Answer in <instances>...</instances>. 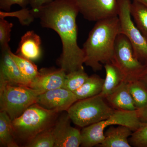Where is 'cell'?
<instances>
[{
	"mask_svg": "<svg viewBox=\"0 0 147 147\" xmlns=\"http://www.w3.org/2000/svg\"><path fill=\"white\" fill-rule=\"evenodd\" d=\"M55 140L53 127H50L28 141V147H55Z\"/></svg>",
	"mask_w": 147,
	"mask_h": 147,
	"instance_id": "obj_24",
	"label": "cell"
},
{
	"mask_svg": "<svg viewBox=\"0 0 147 147\" xmlns=\"http://www.w3.org/2000/svg\"><path fill=\"white\" fill-rule=\"evenodd\" d=\"M55 0H30V5L32 9H38Z\"/></svg>",
	"mask_w": 147,
	"mask_h": 147,
	"instance_id": "obj_29",
	"label": "cell"
},
{
	"mask_svg": "<svg viewBox=\"0 0 147 147\" xmlns=\"http://www.w3.org/2000/svg\"><path fill=\"white\" fill-rule=\"evenodd\" d=\"M41 40L34 31H29L21 38L16 54L31 61L41 57Z\"/></svg>",
	"mask_w": 147,
	"mask_h": 147,
	"instance_id": "obj_14",
	"label": "cell"
},
{
	"mask_svg": "<svg viewBox=\"0 0 147 147\" xmlns=\"http://www.w3.org/2000/svg\"><path fill=\"white\" fill-rule=\"evenodd\" d=\"M1 51L0 83L29 86L28 83L24 78L11 56L10 47L1 49Z\"/></svg>",
	"mask_w": 147,
	"mask_h": 147,
	"instance_id": "obj_12",
	"label": "cell"
},
{
	"mask_svg": "<svg viewBox=\"0 0 147 147\" xmlns=\"http://www.w3.org/2000/svg\"><path fill=\"white\" fill-rule=\"evenodd\" d=\"M120 33L118 16L96 22L83 45L84 64L96 71L102 69V64L113 62L115 43Z\"/></svg>",
	"mask_w": 147,
	"mask_h": 147,
	"instance_id": "obj_2",
	"label": "cell"
},
{
	"mask_svg": "<svg viewBox=\"0 0 147 147\" xmlns=\"http://www.w3.org/2000/svg\"><path fill=\"white\" fill-rule=\"evenodd\" d=\"M104 81L98 75L94 74L89 76L82 86L74 93L78 100L95 96L102 92Z\"/></svg>",
	"mask_w": 147,
	"mask_h": 147,
	"instance_id": "obj_18",
	"label": "cell"
},
{
	"mask_svg": "<svg viewBox=\"0 0 147 147\" xmlns=\"http://www.w3.org/2000/svg\"><path fill=\"white\" fill-rule=\"evenodd\" d=\"M12 120L5 112L0 113V144L1 146L18 147L15 139Z\"/></svg>",
	"mask_w": 147,
	"mask_h": 147,
	"instance_id": "obj_19",
	"label": "cell"
},
{
	"mask_svg": "<svg viewBox=\"0 0 147 147\" xmlns=\"http://www.w3.org/2000/svg\"><path fill=\"white\" fill-rule=\"evenodd\" d=\"M67 73L61 68L57 69H43L30 83L29 87L41 92L63 88Z\"/></svg>",
	"mask_w": 147,
	"mask_h": 147,
	"instance_id": "obj_13",
	"label": "cell"
},
{
	"mask_svg": "<svg viewBox=\"0 0 147 147\" xmlns=\"http://www.w3.org/2000/svg\"><path fill=\"white\" fill-rule=\"evenodd\" d=\"M100 94L77 100L67 110L74 124L84 127L108 118L115 109Z\"/></svg>",
	"mask_w": 147,
	"mask_h": 147,
	"instance_id": "obj_5",
	"label": "cell"
},
{
	"mask_svg": "<svg viewBox=\"0 0 147 147\" xmlns=\"http://www.w3.org/2000/svg\"><path fill=\"white\" fill-rule=\"evenodd\" d=\"M113 62L118 67L127 82L139 80L145 67V63L135 57L129 40L121 33L116 39Z\"/></svg>",
	"mask_w": 147,
	"mask_h": 147,
	"instance_id": "obj_7",
	"label": "cell"
},
{
	"mask_svg": "<svg viewBox=\"0 0 147 147\" xmlns=\"http://www.w3.org/2000/svg\"><path fill=\"white\" fill-rule=\"evenodd\" d=\"M58 113L34 103L12 121L14 134L28 142L50 127Z\"/></svg>",
	"mask_w": 147,
	"mask_h": 147,
	"instance_id": "obj_3",
	"label": "cell"
},
{
	"mask_svg": "<svg viewBox=\"0 0 147 147\" xmlns=\"http://www.w3.org/2000/svg\"><path fill=\"white\" fill-rule=\"evenodd\" d=\"M105 98L110 106L115 110L125 111L137 110L129 90L128 82H123Z\"/></svg>",
	"mask_w": 147,
	"mask_h": 147,
	"instance_id": "obj_15",
	"label": "cell"
},
{
	"mask_svg": "<svg viewBox=\"0 0 147 147\" xmlns=\"http://www.w3.org/2000/svg\"><path fill=\"white\" fill-rule=\"evenodd\" d=\"M145 67L144 72L140 77V80L147 88V60L144 63Z\"/></svg>",
	"mask_w": 147,
	"mask_h": 147,
	"instance_id": "obj_31",
	"label": "cell"
},
{
	"mask_svg": "<svg viewBox=\"0 0 147 147\" xmlns=\"http://www.w3.org/2000/svg\"><path fill=\"white\" fill-rule=\"evenodd\" d=\"M129 90L136 109L144 108L147 105V88L140 80L128 82Z\"/></svg>",
	"mask_w": 147,
	"mask_h": 147,
	"instance_id": "obj_22",
	"label": "cell"
},
{
	"mask_svg": "<svg viewBox=\"0 0 147 147\" xmlns=\"http://www.w3.org/2000/svg\"><path fill=\"white\" fill-rule=\"evenodd\" d=\"M139 120L142 123L147 122V105L144 108L137 109Z\"/></svg>",
	"mask_w": 147,
	"mask_h": 147,
	"instance_id": "obj_30",
	"label": "cell"
},
{
	"mask_svg": "<svg viewBox=\"0 0 147 147\" xmlns=\"http://www.w3.org/2000/svg\"><path fill=\"white\" fill-rule=\"evenodd\" d=\"M78 100L73 92L61 88L40 94L38 96L36 103L49 110L58 113L67 111Z\"/></svg>",
	"mask_w": 147,
	"mask_h": 147,
	"instance_id": "obj_10",
	"label": "cell"
},
{
	"mask_svg": "<svg viewBox=\"0 0 147 147\" xmlns=\"http://www.w3.org/2000/svg\"><path fill=\"white\" fill-rule=\"evenodd\" d=\"M137 110L133 111L115 110L110 117L83 128L81 131L82 143L84 147H92L100 145L105 138L104 130L107 127L122 125L127 127L133 131L141 126Z\"/></svg>",
	"mask_w": 147,
	"mask_h": 147,
	"instance_id": "obj_4",
	"label": "cell"
},
{
	"mask_svg": "<svg viewBox=\"0 0 147 147\" xmlns=\"http://www.w3.org/2000/svg\"><path fill=\"white\" fill-rule=\"evenodd\" d=\"M30 0H0V8L6 11L10 10L11 6L17 5L22 8L30 5Z\"/></svg>",
	"mask_w": 147,
	"mask_h": 147,
	"instance_id": "obj_28",
	"label": "cell"
},
{
	"mask_svg": "<svg viewBox=\"0 0 147 147\" xmlns=\"http://www.w3.org/2000/svg\"><path fill=\"white\" fill-rule=\"evenodd\" d=\"M120 33L131 43L135 57L143 63L147 60V40L133 22L130 7L131 0H118Z\"/></svg>",
	"mask_w": 147,
	"mask_h": 147,
	"instance_id": "obj_8",
	"label": "cell"
},
{
	"mask_svg": "<svg viewBox=\"0 0 147 147\" xmlns=\"http://www.w3.org/2000/svg\"><path fill=\"white\" fill-rule=\"evenodd\" d=\"M133 1L138 2L147 7V0H132Z\"/></svg>",
	"mask_w": 147,
	"mask_h": 147,
	"instance_id": "obj_32",
	"label": "cell"
},
{
	"mask_svg": "<svg viewBox=\"0 0 147 147\" xmlns=\"http://www.w3.org/2000/svg\"><path fill=\"white\" fill-rule=\"evenodd\" d=\"M105 78L102 92L100 94L105 98L113 92L123 82H126L123 74L114 63H108L104 64Z\"/></svg>",
	"mask_w": 147,
	"mask_h": 147,
	"instance_id": "obj_17",
	"label": "cell"
},
{
	"mask_svg": "<svg viewBox=\"0 0 147 147\" xmlns=\"http://www.w3.org/2000/svg\"><path fill=\"white\" fill-rule=\"evenodd\" d=\"M11 54L21 74L30 86V83L39 74V71L36 65L33 63L32 61L14 54L11 51Z\"/></svg>",
	"mask_w": 147,
	"mask_h": 147,
	"instance_id": "obj_20",
	"label": "cell"
},
{
	"mask_svg": "<svg viewBox=\"0 0 147 147\" xmlns=\"http://www.w3.org/2000/svg\"><path fill=\"white\" fill-rule=\"evenodd\" d=\"M41 93L28 86L0 83L1 111L5 112L12 121L36 103Z\"/></svg>",
	"mask_w": 147,
	"mask_h": 147,
	"instance_id": "obj_6",
	"label": "cell"
},
{
	"mask_svg": "<svg viewBox=\"0 0 147 147\" xmlns=\"http://www.w3.org/2000/svg\"><path fill=\"white\" fill-rule=\"evenodd\" d=\"M13 24L6 21L4 18H0V45L1 49L9 47L11 32Z\"/></svg>",
	"mask_w": 147,
	"mask_h": 147,
	"instance_id": "obj_27",
	"label": "cell"
},
{
	"mask_svg": "<svg viewBox=\"0 0 147 147\" xmlns=\"http://www.w3.org/2000/svg\"><path fill=\"white\" fill-rule=\"evenodd\" d=\"M89 76L84 67L67 73L63 88L74 92L82 86Z\"/></svg>",
	"mask_w": 147,
	"mask_h": 147,
	"instance_id": "obj_23",
	"label": "cell"
},
{
	"mask_svg": "<svg viewBox=\"0 0 147 147\" xmlns=\"http://www.w3.org/2000/svg\"><path fill=\"white\" fill-rule=\"evenodd\" d=\"M130 12L135 25L147 40V7L138 2L133 1Z\"/></svg>",
	"mask_w": 147,
	"mask_h": 147,
	"instance_id": "obj_21",
	"label": "cell"
},
{
	"mask_svg": "<svg viewBox=\"0 0 147 147\" xmlns=\"http://www.w3.org/2000/svg\"><path fill=\"white\" fill-rule=\"evenodd\" d=\"M129 142L134 147H147V122L142 123L140 127L132 132Z\"/></svg>",
	"mask_w": 147,
	"mask_h": 147,
	"instance_id": "obj_26",
	"label": "cell"
},
{
	"mask_svg": "<svg viewBox=\"0 0 147 147\" xmlns=\"http://www.w3.org/2000/svg\"><path fill=\"white\" fill-rule=\"evenodd\" d=\"M32 10L42 27L52 29L60 38L62 52L58 61L60 68L68 73L84 67V52L77 42L76 20L79 11L76 0H55Z\"/></svg>",
	"mask_w": 147,
	"mask_h": 147,
	"instance_id": "obj_1",
	"label": "cell"
},
{
	"mask_svg": "<svg viewBox=\"0 0 147 147\" xmlns=\"http://www.w3.org/2000/svg\"><path fill=\"white\" fill-rule=\"evenodd\" d=\"M68 114L62 116L53 127L55 147H78L81 146V131L70 125Z\"/></svg>",
	"mask_w": 147,
	"mask_h": 147,
	"instance_id": "obj_11",
	"label": "cell"
},
{
	"mask_svg": "<svg viewBox=\"0 0 147 147\" xmlns=\"http://www.w3.org/2000/svg\"><path fill=\"white\" fill-rule=\"evenodd\" d=\"M79 13L90 21L118 16V0H76Z\"/></svg>",
	"mask_w": 147,
	"mask_h": 147,
	"instance_id": "obj_9",
	"label": "cell"
},
{
	"mask_svg": "<svg viewBox=\"0 0 147 147\" xmlns=\"http://www.w3.org/2000/svg\"><path fill=\"white\" fill-rule=\"evenodd\" d=\"M132 130L127 127L118 125L117 127L111 125L106 130L105 138L99 145L102 147H130L128 140L131 136Z\"/></svg>",
	"mask_w": 147,
	"mask_h": 147,
	"instance_id": "obj_16",
	"label": "cell"
},
{
	"mask_svg": "<svg viewBox=\"0 0 147 147\" xmlns=\"http://www.w3.org/2000/svg\"><path fill=\"white\" fill-rule=\"evenodd\" d=\"M6 16H14L19 19L21 24L23 25H29L34 20V13L32 9L27 8H22L18 11L9 12L6 11H0V18H5Z\"/></svg>",
	"mask_w": 147,
	"mask_h": 147,
	"instance_id": "obj_25",
	"label": "cell"
}]
</instances>
